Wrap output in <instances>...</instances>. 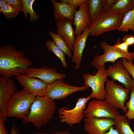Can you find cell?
Segmentation results:
<instances>
[{"instance_id":"cell-7","label":"cell","mask_w":134,"mask_h":134,"mask_svg":"<svg viewBox=\"0 0 134 134\" xmlns=\"http://www.w3.org/2000/svg\"><path fill=\"white\" fill-rule=\"evenodd\" d=\"M98 69L96 75L86 73L83 75V78L84 86L87 88L90 87L92 89V92L90 95L91 98L104 100V84L108 76L105 67H100Z\"/></svg>"},{"instance_id":"cell-8","label":"cell","mask_w":134,"mask_h":134,"mask_svg":"<svg viewBox=\"0 0 134 134\" xmlns=\"http://www.w3.org/2000/svg\"><path fill=\"white\" fill-rule=\"evenodd\" d=\"M91 98L90 96L79 98L75 107L72 109H68L65 107L59 109L58 113L60 121L71 127L80 123L84 117L86 103Z\"/></svg>"},{"instance_id":"cell-34","label":"cell","mask_w":134,"mask_h":134,"mask_svg":"<svg viewBox=\"0 0 134 134\" xmlns=\"http://www.w3.org/2000/svg\"><path fill=\"white\" fill-rule=\"evenodd\" d=\"M122 40L126 42L129 46L134 45V34L125 35L123 37Z\"/></svg>"},{"instance_id":"cell-37","label":"cell","mask_w":134,"mask_h":134,"mask_svg":"<svg viewBox=\"0 0 134 134\" xmlns=\"http://www.w3.org/2000/svg\"><path fill=\"white\" fill-rule=\"evenodd\" d=\"M53 134H75L67 130L64 131H57L55 132Z\"/></svg>"},{"instance_id":"cell-2","label":"cell","mask_w":134,"mask_h":134,"mask_svg":"<svg viewBox=\"0 0 134 134\" xmlns=\"http://www.w3.org/2000/svg\"><path fill=\"white\" fill-rule=\"evenodd\" d=\"M55 101L46 97H36L29 113L22 119L24 123L32 124L37 129L48 123L52 118L56 110Z\"/></svg>"},{"instance_id":"cell-6","label":"cell","mask_w":134,"mask_h":134,"mask_svg":"<svg viewBox=\"0 0 134 134\" xmlns=\"http://www.w3.org/2000/svg\"><path fill=\"white\" fill-rule=\"evenodd\" d=\"M100 46L104 52V54L99 55L97 54L91 62L92 66L97 68L105 67L106 62H113L119 58L125 59L131 62L134 59V51L132 52L126 53L114 46L108 45L106 42L101 41Z\"/></svg>"},{"instance_id":"cell-41","label":"cell","mask_w":134,"mask_h":134,"mask_svg":"<svg viewBox=\"0 0 134 134\" xmlns=\"http://www.w3.org/2000/svg\"><path fill=\"white\" fill-rule=\"evenodd\" d=\"M17 134H21L20 132L18 130L17 131Z\"/></svg>"},{"instance_id":"cell-30","label":"cell","mask_w":134,"mask_h":134,"mask_svg":"<svg viewBox=\"0 0 134 134\" xmlns=\"http://www.w3.org/2000/svg\"><path fill=\"white\" fill-rule=\"evenodd\" d=\"M60 2L68 4L76 8L87 2V0H60Z\"/></svg>"},{"instance_id":"cell-13","label":"cell","mask_w":134,"mask_h":134,"mask_svg":"<svg viewBox=\"0 0 134 134\" xmlns=\"http://www.w3.org/2000/svg\"><path fill=\"white\" fill-rule=\"evenodd\" d=\"M20 85L29 93L35 97L45 96L47 84L38 78L23 74L15 77Z\"/></svg>"},{"instance_id":"cell-17","label":"cell","mask_w":134,"mask_h":134,"mask_svg":"<svg viewBox=\"0 0 134 134\" xmlns=\"http://www.w3.org/2000/svg\"><path fill=\"white\" fill-rule=\"evenodd\" d=\"M73 22L66 19L56 21V25L58 34L61 36L71 51L75 38V31L72 26Z\"/></svg>"},{"instance_id":"cell-1","label":"cell","mask_w":134,"mask_h":134,"mask_svg":"<svg viewBox=\"0 0 134 134\" xmlns=\"http://www.w3.org/2000/svg\"><path fill=\"white\" fill-rule=\"evenodd\" d=\"M33 63L19 51L13 45L0 47V74L2 76L11 78L25 74Z\"/></svg>"},{"instance_id":"cell-10","label":"cell","mask_w":134,"mask_h":134,"mask_svg":"<svg viewBox=\"0 0 134 134\" xmlns=\"http://www.w3.org/2000/svg\"><path fill=\"white\" fill-rule=\"evenodd\" d=\"M87 88L70 85L65 82L63 79H58L51 84H47L45 97L50 99L61 100L79 91H85Z\"/></svg>"},{"instance_id":"cell-12","label":"cell","mask_w":134,"mask_h":134,"mask_svg":"<svg viewBox=\"0 0 134 134\" xmlns=\"http://www.w3.org/2000/svg\"><path fill=\"white\" fill-rule=\"evenodd\" d=\"M25 74L40 79L47 84H51L57 80L63 79L67 77L65 73H59L54 68L47 66H42L40 68L30 67L26 71Z\"/></svg>"},{"instance_id":"cell-39","label":"cell","mask_w":134,"mask_h":134,"mask_svg":"<svg viewBox=\"0 0 134 134\" xmlns=\"http://www.w3.org/2000/svg\"><path fill=\"white\" fill-rule=\"evenodd\" d=\"M8 3L6 0H0V7Z\"/></svg>"},{"instance_id":"cell-20","label":"cell","mask_w":134,"mask_h":134,"mask_svg":"<svg viewBox=\"0 0 134 134\" xmlns=\"http://www.w3.org/2000/svg\"><path fill=\"white\" fill-rule=\"evenodd\" d=\"M134 8V0H116L108 12L125 15Z\"/></svg>"},{"instance_id":"cell-28","label":"cell","mask_w":134,"mask_h":134,"mask_svg":"<svg viewBox=\"0 0 134 134\" xmlns=\"http://www.w3.org/2000/svg\"><path fill=\"white\" fill-rule=\"evenodd\" d=\"M131 91L130 99L125 103L127 111L124 115L129 120L134 121V88Z\"/></svg>"},{"instance_id":"cell-40","label":"cell","mask_w":134,"mask_h":134,"mask_svg":"<svg viewBox=\"0 0 134 134\" xmlns=\"http://www.w3.org/2000/svg\"><path fill=\"white\" fill-rule=\"evenodd\" d=\"M35 134H53L48 133L45 132H38L36 133Z\"/></svg>"},{"instance_id":"cell-18","label":"cell","mask_w":134,"mask_h":134,"mask_svg":"<svg viewBox=\"0 0 134 134\" xmlns=\"http://www.w3.org/2000/svg\"><path fill=\"white\" fill-rule=\"evenodd\" d=\"M89 28H87L81 34L76 36L73 45V54L71 61L75 62L74 68H79L81 63L82 56L86 45V43L89 35Z\"/></svg>"},{"instance_id":"cell-38","label":"cell","mask_w":134,"mask_h":134,"mask_svg":"<svg viewBox=\"0 0 134 134\" xmlns=\"http://www.w3.org/2000/svg\"><path fill=\"white\" fill-rule=\"evenodd\" d=\"M10 134H17V130L15 129V123L12 127L11 131L10 132Z\"/></svg>"},{"instance_id":"cell-11","label":"cell","mask_w":134,"mask_h":134,"mask_svg":"<svg viewBox=\"0 0 134 134\" xmlns=\"http://www.w3.org/2000/svg\"><path fill=\"white\" fill-rule=\"evenodd\" d=\"M13 79L2 76L0 77V116L6 122V106L11 97L17 92Z\"/></svg>"},{"instance_id":"cell-15","label":"cell","mask_w":134,"mask_h":134,"mask_svg":"<svg viewBox=\"0 0 134 134\" xmlns=\"http://www.w3.org/2000/svg\"><path fill=\"white\" fill-rule=\"evenodd\" d=\"M84 128L89 134H104L115 125L114 120L105 118H85Z\"/></svg>"},{"instance_id":"cell-3","label":"cell","mask_w":134,"mask_h":134,"mask_svg":"<svg viewBox=\"0 0 134 134\" xmlns=\"http://www.w3.org/2000/svg\"><path fill=\"white\" fill-rule=\"evenodd\" d=\"M35 96L23 89L16 92L10 98L6 108V118L22 119L28 115Z\"/></svg>"},{"instance_id":"cell-35","label":"cell","mask_w":134,"mask_h":134,"mask_svg":"<svg viewBox=\"0 0 134 134\" xmlns=\"http://www.w3.org/2000/svg\"><path fill=\"white\" fill-rule=\"evenodd\" d=\"M4 122L3 118L0 116V134H8L5 127Z\"/></svg>"},{"instance_id":"cell-14","label":"cell","mask_w":134,"mask_h":134,"mask_svg":"<svg viewBox=\"0 0 134 134\" xmlns=\"http://www.w3.org/2000/svg\"><path fill=\"white\" fill-rule=\"evenodd\" d=\"M106 70L108 76L112 81H118L130 91L134 88V80L120 61H117L115 65L110 66Z\"/></svg>"},{"instance_id":"cell-36","label":"cell","mask_w":134,"mask_h":134,"mask_svg":"<svg viewBox=\"0 0 134 134\" xmlns=\"http://www.w3.org/2000/svg\"><path fill=\"white\" fill-rule=\"evenodd\" d=\"M104 134H120L116 129H114L113 127H111L109 130Z\"/></svg>"},{"instance_id":"cell-31","label":"cell","mask_w":134,"mask_h":134,"mask_svg":"<svg viewBox=\"0 0 134 134\" xmlns=\"http://www.w3.org/2000/svg\"><path fill=\"white\" fill-rule=\"evenodd\" d=\"M120 38H118L116 44L114 46L124 52L129 53L128 50L129 45L125 42H122Z\"/></svg>"},{"instance_id":"cell-24","label":"cell","mask_w":134,"mask_h":134,"mask_svg":"<svg viewBox=\"0 0 134 134\" xmlns=\"http://www.w3.org/2000/svg\"><path fill=\"white\" fill-rule=\"evenodd\" d=\"M23 5L22 11L24 16L27 19H29L28 14H29V21L32 22L38 20L39 18V16L35 12L33 8V5L35 0H22Z\"/></svg>"},{"instance_id":"cell-32","label":"cell","mask_w":134,"mask_h":134,"mask_svg":"<svg viewBox=\"0 0 134 134\" xmlns=\"http://www.w3.org/2000/svg\"><path fill=\"white\" fill-rule=\"evenodd\" d=\"M7 2L20 11H22L23 5L22 0H6Z\"/></svg>"},{"instance_id":"cell-5","label":"cell","mask_w":134,"mask_h":134,"mask_svg":"<svg viewBox=\"0 0 134 134\" xmlns=\"http://www.w3.org/2000/svg\"><path fill=\"white\" fill-rule=\"evenodd\" d=\"M105 83L104 100L115 108L120 109L126 113L127 109L125 103L128 98L131 91L107 78Z\"/></svg>"},{"instance_id":"cell-33","label":"cell","mask_w":134,"mask_h":134,"mask_svg":"<svg viewBox=\"0 0 134 134\" xmlns=\"http://www.w3.org/2000/svg\"><path fill=\"white\" fill-rule=\"evenodd\" d=\"M116 0H103V12H108Z\"/></svg>"},{"instance_id":"cell-4","label":"cell","mask_w":134,"mask_h":134,"mask_svg":"<svg viewBox=\"0 0 134 134\" xmlns=\"http://www.w3.org/2000/svg\"><path fill=\"white\" fill-rule=\"evenodd\" d=\"M124 15L103 12L91 23L89 35L98 37L109 31H115L121 25Z\"/></svg>"},{"instance_id":"cell-16","label":"cell","mask_w":134,"mask_h":134,"mask_svg":"<svg viewBox=\"0 0 134 134\" xmlns=\"http://www.w3.org/2000/svg\"><path fill=\"white\" fill-rule=\"evenodd\" d=\"M79 7V10L75 12L73 22L76 36L82 34L91 23L88 11V0Z\"/></svg>"},{"instance_id":"cell-21","label":"cell","mask_w":134,"mask_h":134,"mask_svg":"<svg viewBox=\"0 0 134 134\" xmlns=\"http://www.w3.org/2000/svg\"><path fill=\"white\" fill-rule=\"evenodd\" d=\"M116 129L120 134H134L130 125V120L119 114L114 119Z\"/></svg>"},{"instance_id":"cell-9","label":"cell","mask_w":134,"mask_h":134,"mask_svg":"<svg viewBox=\"0 0 134 134\" xmlns=\"http://www.w3.org/2000/svg\"><path fill=\"white\" fill-rule=\"evenodd\" d=\"M84 113L85 118H105L113 119L119 114L117 109L104 100L97 99L89 102Z\"/></svg>"},{"instance_id":"cell-22","label":"cell","mask_w":134,"mask_h":134,"mask_svg":"<svg viewBox=\"0 0 134 134\" xmlns=\"http://www.w3.org/2000/svg\"><path fill=\"white\" fill-rule=\"evenodd\" d=\"M102 1L103 0H88V11L91 22L102 12Z\"/></svg>"},{"instance_id":"cell-26","label":"cell","mask_w":134,"mask_h":134,"mask_svg":"<svg viewBox=\"0 0 134 134\" xmlns=\"http://www.w3.org/2000/svg\"><path fill=\"white\" fill-rule=\"evenodd\" d=\"M45 46L49 51L52 52L60 59L64 67L66 68L67 66L66 62L65 54L54 42L52 40H47Z\"/></svg>"},{"instance_id":"cell-19","label":"cell","mask_w":134,"mask_h":134,"mask_svg":"<svg viewBox=\"0 0 134 134\" xmlns=\"http://www.w3.org/2000/svg\"><path fill=\"white\" fill-rule=\"evenodd\" d=\"M51 1L54 9L53 16L55 21L66 19L73 22L75 8L65 3L54 0H51Z\"/></svg>"},{"instance_id":"cell-23","label":"cell","mask_w":134,"mask_h":134,"mask_svg":"<svg viewBox=\"0 0 134 134\" xmlns=\"http://www.w3.org/2000/svg\"><path fill=\"white\" fill-rule=\"evenodd\" d=\"M130 30L134 32V8L126 13L118 30L122 32Z\"/></svg>"},{"instance_id":"cell-25","label":"cell","mask_w":134,"mask_h":134,"mask_svg":"<svg viewBox=\"0 0 134 134\" xmlns=\"http://www.w3.org/2000/svg\"><path fill=\"white\" fill-rule=\"evenodd\" d=\"M49 35L57 46L69 57H72L73 55L70 50L65 40L60 35L49 31Z\"/></svg>"},{"instance_id":"cell-29","label":"cell","mask_w":134,"mask_h":134,"mask_svg":"<svg viewBox=\"0 0 134 134\" xmlns=\"http://www.w3.org/2000/svg\"><path fill=\"white\" fill-rule=\"evenodd\" d=\"M121 59V60L120 61L132 76L134 81V65L133 62H130L125 58Z\"/></svg>"},{"instance_id":"cell-27","label":"cell","mask_w":134,"mask_h":134,"mask_svg":"<svg viewBox=\"0 0 134 134\" xmlns=\"http://www.w3.org/2000/svg\"><path fill=\"white\" fill-rule=\"evenodd\" d=\"M0 12L7 18L11 19L16 17L20 11L8 3L0 7Z\"/></svg>"}]
</instances>
